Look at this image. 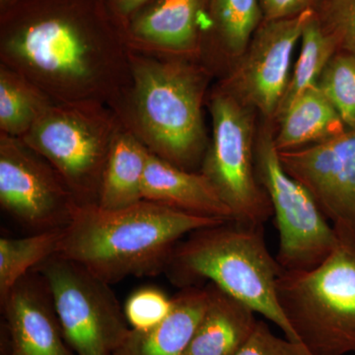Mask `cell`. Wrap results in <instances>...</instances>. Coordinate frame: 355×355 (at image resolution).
<instances>
[{"label":"cell","instance_id":"cell-1","mask_svg":"<svg viewBox=\"0 0 355 355\" xmlns=\"http://www.w3.org/2000/svg\"><path fill=\"white\" fill-rule=\"evenodd\" d=\"M0 64L53 102L116 111L132 85L127 35L105 0H14L2 9Z\"/></svg>","mask_w":355,"mask_h":355},{"label":"cell","instance_id":"cell-2","mask_svg":"<svg viewBox=\"0 0 355 355\" xmlns=\"http://www.w3.org/2000/svg\"><path fill=\"white\" fill-rule=\"evenodd\" d=\"M222 222L148 200L121 209L77 205L58 254L111 286L158 275L184 237Z\"/></svg>","mask_w":355,"mask_h":355},{"label":"cell","instance_id":"cell-3","mask_svg":"<svg viewBox=\"0 0 355 355\" xmlns=\"http://www.w3.org/2000/svg\"><path fill=\"white\" fill-rule=\"evenodd\" d=\"M195 58L130 46L132 85L114 111L151 153L191 172L209 146L202 104L209 71Z\"/></svg>","mask_w":355,"mask_h":355},{"label":"cell","instance_id":"cell-4","mask_svg":"<svg viewBox=\"0 0 355 355\" xmlns=\"http://www.w3.org/2000/svg\"><path fill=\"white\" fill-rule=\"evenodd\" d=\"M166 270L183 288L209 280L302 345L279 305L282 268L270 254L263 225L228 220L193 231L175 247Z\"/></svg>","mask_w":355,"mask_h":355},{"label":"cell","instance_id":"cell-5","mask_svg":"<svg viewBox=\"0 0 355 355\" xmlns=\"http://www.w3.org/2000/svg\"><path fill=\"white\" fill-rule=\"evenodd\" d=\"M280 307L310 355L355 354V243L340 240L317 268L282 270Z\"/></svg>","mask_w":355,"mask_h":355},{"label":"cell","instance_id":"cell-6","mask_svg":"<svg viewBox=\"0 0 355 355\" xmlns=\"http://www.w3.org/2000/svg\"><path fill=\"white\" fill-rule=\"evenodd\" d=\"M121 123L113 109L100 103L51 101L21 139L53 166L77 205H97Z\"/></svg>","mask_w":355,"mask_h":355},{"label":"cell","instance_id":"cell-7","mask_svg":"<svg viewBox=\"0 0 355 355\" xmlns=\"http://www.w3.org/2000/svg\"><path fill=\"white\" fill-rule=\"evenodd\" d=\"M212 137L200 172L232 214V220L263 225L272 207L254 167V123L249 107L219 87L209 101Z\"/></svg>","mask_w":355,"mask_h":355},{"label":"cell","instance_id":"cell-8","mask_svg":"<svg viewBox=\"0 0 355 355\" xmlns=\"http://www.w3.org/2000/svg\"><path fill=\"white\" fill-rule=\"evenodd\" d=\"M254 167L279 233L277 263L286 272L317 268L335 251L340 239L309 191L282 167L268 128L256 140Z\"/></svg>","mask_w":355,"mask_h":355},{"label":"cell","instance_id":"cell-9","mask_svg":"<svg viewBox=\"0 0 355 355\" xmlns=\"http://www.w3.org/2000/svg\"><path fill=\"white\" fill-rule=\"evenodd\" d=\"M38 270L50 289L65 340L76 355H114L130 333L111 286L55 254Z\"/></svg>","mask_w":355,"mask_h":355},{"label":"cell","instance_id":"cell-10","mask_svg":"<svg viewBox=\"0 0 355 355\" xmlns=\"http://www.w3.org/2000/svg\"><path fill=\"white\" fill-rule=\"evenodd\" d=\"M0 205L34 233L67 227L77 207L53 166L17 137L0 133Z\"/></svg>","mask_w":355,"mask_h":355},{"label":"cell","instance_id":"cell-11","mask_svg":"<svg viewBox=\"0 0 355 355\" xmlns=\"http://www.w3.org/2000/svg\"><path fill=\"white\" fill-rule=\"evenodd\" d=\"M315 12L309 9L295 17L263 21L220 87L275 119L291 78L294 49Z\"/></svg>","mask_w":355,"mask_h":355},{"label":"cell","instance_id":"cell-12","mask_svg":"<svg viewBox=\"0 0 355 355\" xmlns=\"http://www.w3.org/2000/svg\"><path fill=\"white\" fill-rule=\"evenodd\" d=\"M279 155L284 169L309 191L338 239L355 243V130Z\"/></svg>","mask_w":355,"mask_h":355},{"label":"cell","instance_id":"cell-13","mask_svg":"<svg viewBox=\"0 0 355 355\" xmlns=\"http://www.w3.org/2000/svg\"><path fill=\"white\" fill-rule=\"evenodd\" d=\"M1 306L0 355H76L65 340L46 280L33 270Z\"/></svg>","mask_w":355,"mask_h":355},{"label":"cell","instance_id":"cell-14","mask_svg":"<svg viewBox=\"0 0 355 355\" xmlns=\"http://www.w3.org/2000/svg\"><path fill=\"white\" fill-rule=\"evenodd\" d=\"M207 0H151L123 25L130 46L182 57L202 53Z\"/></svg>","mask_w":355,"mask_h":355},{"label":"cell","instance_id":"cell-15","mask_svg":"<svg viewBox=\"0 0 355 355\" xmlns=\"http://www.w3.org/2000/svg\"><path fill=\"white\" fill-rule=\"evenodd\" d=\"M142 195L144 200L186 214L232 220L230 209L202 172L181 169L151 153L144 175Z\"/></svg>","mask_w":355,"mask_h":355},{"label":"cell","instance_id":"cell-16","mask_svg":"<svg viewBox=\"0 0 355 355\" xmlns=\"http://www.w3.org/2000/svg\"><path fill=\"white\" fill-rule=\"evenodd\" d=\"M173 300L162 322L146 330L132 329L114 355H184L209 304V287H184Z\"/></svg>","mask_w":355,"mask_h":355},{"label":"cell","instance_id":"cell-17","mask_svg":"<svg viewBox=\"0 0 355 355\" xmlns=\"http://www.w3.org/2000/svg\"><path fill=\"white\" fill-rule=\"evenodd\" d=\"M209 300L184 355H235L258 323L244 303L209 284Z\"/></svg>","mask_w":355,"mask_h":355},{"label":"cell","instance_id":"cell-18","mask_svg":"<svg viewBox=\"0 0 355 355\" xmlns=\"http://www.w3.org/2000/svg\"><path fill=\"white\" fill-rule=\"evenodd\" d=\"M149 155L144 142L121 121L103 173L97 205L105 209H121L144 200Z\"/></svg>","mask_w":355,"mask_h":355},{"label":"cell","instance_id":"cell-19","mask_svg":"<svg viewBox=\"0 0 355 355\" xmlns=\"http://www.w3.org/2000/svg\"><path fill=\"white\" fill-rule=\"evenodd\" d=\"M277 120L279 123L275 135L277 151L319 144L347 130L318 85L299 95L277 116Z\"/></svg>","mask_w":355,"mask_h":355},{"label":"cell","instance_id":"cell-20","mask_svg":"<svg viewBox=\"0 0 355 355\" xmlns=\"http://www.w3.org/2000/svg\"><path fill=\"white\" fill-rule=\"evenodd\" d=\"M263 21L260 0H207L203 32L217 51L237 60Z\"/></svg>","mask_w":355,"mask_h":355},{"label":"cell","instance_id":"cell-21","mask_svg":"<svg viewBox=\"0 0 355 355\" xmlns=\"http://www.w3.org/2000/svg\"><path fill=\"white\" fill-rule=\"evenodd\" d=\"M338 51L336 40L324 29L319 15L315 12L301 35L297 62L275 119L299 95L318 85L324 69Z\"/></svg>","mask_w":355,"mask_h":355},{"label":"cell","instance_id":"cell-22","mask_svg":"<svg viewBox=\"0 0 355 355\" xmlns=\"http://www.w3.org/2000/svg\"><path fill=\"white\" fill-rule=\"evenodd\" d=\"M64 228L42 231L24 238L0 239V301L19 280L58 254Z\"/></svg>","mask_w":355,"mask_h":355},{"label":"cell","instance_id":"cell-23","mask_svg":"<svg viewBox=\"0 0 355 355\" xmlns=\"http://www.w3.org/2000/svg\"><path fill=\"white\" fill-rule=\"evenodd\" d=\"M51 102L24 77L0 64V130L22 139Z\"/></svg>","mask_w":355,"mask_h":355},{"label":"cell","instance_id":"cell-24","mask_svg":"<svg viewBox=\"0 0 355 355\" xmlns=\"http://www.w3.org/2000/svg\"><path fill=\"white\" fill-rule=\"evenodd\" d=\"M318 86L338 112L345 127L355 130V58L338 51L327 65Z\"/></svg>","mask_w":355,"mask_h":355},{"label":"cell","instance_id":"cell-25","mask_svg":"<svg viewBox=\"0 0 355 355\" xmlns=\"http://www.w3.org/2000/svg\"><path fill=\"white\" fill-rule=\"evenodd\" d=\"M174 306L173 298L154 287L133 292L123 306L125 318L132 330H146L162 322Z\"/></svg>","mask_w":355,"mask_h":355},{"label":"cell","instance_id":"cell-26","mask_svg":"<svg viewBox=\"0 0 355 355\" xmlns=\"http://www.w3.org/2000/svg\"><path fill=\"white\" fill-rule=\"evenodd\" d=\"M322 24L338 44V51L355 58V0H327Z\"/></svg>","mask_w":355,"mask_h":355},{"label":"cell","instance_id":"cell-27","mask_svg":"<svg viewBox=\"0 0 355 355\" xmlns=\"http://www.w3.org/2000/svg\"><path fill=\"white\" fill-rule=\"evenodd\" d=\"M235 355H310L302 345L279 338L266 322L258 320L249 340Z\"/></svg>","mask_w":355,"mask_h":355},{"label":"cell","instance_id":"cell-28","mask_svg":"<svg viewBox=\"0 0 355 355\" xmlns=\"http://www.w3.org/2000/svg\"><path fill=\"white\" fill-rule=\"evenodd\" d=\"M263 21L295 17L309 9H314L317 0H260Z\"/></svg>","mask_w":355,"mask_h":355},{"label":"cell","instance_id":"cell-29","mask_svg":"<svg viewBox=\"0 0 355 355\" xmlns=\"http://www.w3.org/2000/svg\"><path fill=\"white\" fill-rule=\"evenodd\" d=\"M151 0H108L114 17L123 25Z\"/></svg>","mask_w":355,"mask_h":355},{"label":"cell","instance_id":"cell-30","mask_svg":"<svg viewBox=\"0 0 355 355\" xmlns=\"http://www.w3.org/2000/svg\"><path fill=\"white\" fill-rule=\"evenodd\" d=\"M14 0H0V4H1V8H6L7 6L11 3Z\"/></svg>","mask_w":355,"mask_h":355}]
</instances>
